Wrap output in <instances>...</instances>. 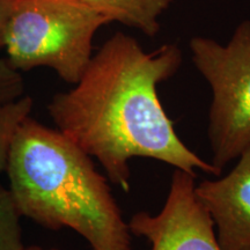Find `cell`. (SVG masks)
<instances>
[{
  "label": "cell",
  "instance_id": "12",
  "mask_svg": "<svg viewBox=\"0 0 250 250\" xmlns=\"http://www.w3.org/2000/svg\"><path fill=\"white\" fill-rule=\"evenodd\" d=\"M19 250H61V249H58V248H48V249H45V248H43V247L36 246V245H33V246H24L23 245L22 248L19 249Z\"/></svg>",
  "mask_w": 250,
  "mask_h": 250
},
{
  "label": "cell",
  "instance_id": "1",
  "mask_svg": "<svg viewBox=\"0 0 250 250\" xmlns=\"http://www.w3.org/2000/svg\"><path fill=\"white\" fill-rule=\"evenodd\" d=\"M182 51L164 44L146 52L138 41L114 34L93 55L79 81L55 94L48 112L65 136L95 158L108 180L130 190V166L146 158L175 169L221 173L182 142L159 99L158 86L180 70Z\"/></svg>",
  "mask_w": 250,
  "mask_h": 250
},
{
  "label": "cell",
  "instance_id": "6",
  "mask_svg": "<svg viewBox=\"0 0 250 250\" xmlns=\"http://www.w3.org/2000/svg\"><path fill=\"white\" fill-rule=\"evenodd\" d=\"M225 176L205 180L196 195L217 228L223 250H250V146Z\"/></svg>",
  "mask_w": 250,
  "mask_h": 250
},
{
  "label": "cell",
  "instance_id": "5",
  "mask_svg": "<svg viewBox=\"0 0 250 250\" xmlns=\"http://www.w3.org/2000/svg\"><path fill=\"white\" fill-rule=\"evenodd\" d=\"M195 179L175 169L162 210L134 213L127 223L130 233L145 237L151 250H223L213 220L196 195Z\"/></svg>",
  "mask_w": 250,
  "mask_h": 250
},
{
  "label": "cell",
  "instance_id": "10",
  "mask_svg": "<svg viewBox=\"0 0 250 250\" xmlns=\"http://www.w3.org/2000/svg\"><path fill=\"white\" fill-rule=\"evenodd\" d=\"M24 93L21 73L11 66L6 58H0V102L12 101Z\"/></svg>",
  "mask_w": 250,
  "mask_h": 250
},
{
  "label": "cell",
  "instance_id": "11",
  "mask_svg": "<svg viewBox=\"0 0 250 250\" xmlns=\"http://www.w3.org/2000/svg\"><path fill=\"white\" fill-rule=\"evenodd\" d=\"M14 0H0V50L5 48L6 33L13 9Z\"/></svg>",
  "mask_w": 250,
  "mask_h": 250
},
{
  "label": "cell",
  "instance_id": "7",
  "mask_svg": "<svg viewBox=\"0 0 250 250\" xmlns=\"http://www.w3.org/2000/svg\"><path fill=\"white\" fill-rule=\"evenodd\" d=\"M111 21H117L154 37L160 30L159 18L173 0H78Z\"/></svg>",
  "mask_w": 250,
  "mask_h": 250
},
{
  "label": "cell",
  "instance_id": "9",
  "mask_svg": "<svg viewBox=\"0 0 250 250\" xmlns=\"http://www.w3.org/2000/svg\"><path fill=\"white\" fill-rule=\"evenodd\" d=\"M20 219L12 192L0 184V250H19L23 247Z\"/></svg>",
  "mask_w": 250,
  "mask_h": 250
},
{
  "label": "cell",
  "instance_id": "3",
  "mask_svg": "<svg viewBox=\"0 0 250 250\" xmlns=\"http://www.w3.org/2000/svg\"><path fill=\"white\" fill-rule=\"evenodd\" d=\"M112 22L78 0H14L5 40L15 70H54L76 85L93 57L96 31Z\"/></svg>",
  "mask_w": 250,
  "mask_h": 250
},
{
  "label": "cell",
  "instance_id": "8",
  "mask_svg": "<svg viewBox=\"0 0 250 250\" xmlns=\"http://www.w3.org/2000/svg\"><path fill=\"white\" fill-rule=\"evenodd\" d=\"M33 105L34 101L29 95L0 102V173L6 171L15 134L23 121L30 116Z\"/></svg>",
  "mask_w": 250,
  "mask_h": 250
},
{
  "label": "cell",
  "instance_id": "2",
  "mask_svg": "<svg viewBox=\"0 0 250 250\" xmlns=\"http://www.w3.org/2000/svg\"><path fill=\"white\" fill-rule=\"evenodd\" d=\"M6 173L21 217L46 229L70 228L90 250H133L108 177L58 129L27 117L15 134Z\"/></svg>",
  "mask_w": 250,
  "mask_h": 250
},
{
  "label": "cell",
  "instance_id": "4",
  "mask_svg": "<svg viewBox=\"0 0 250 250\" xmlns=\"http://www.w3.org/2000/svg\"><path fill=\"white\" fill-rule=\"evenodd\" d=\"M190 50L212 89L208 136L211 164L221 173L250 146V20L236 27L226 45L196 36Z\"/></svg>",
  "mask_w": 250,
  "mask_h": 250
}]
</instances>
